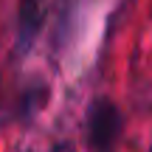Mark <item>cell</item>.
Masks as SVG:
<instances>
[{
  "label": "cell",
  "mask_w": 152,
  "mask_h": 152,
  "mask_svg": "<svg viewBox=\"0 0 152 152\" xmlns=\"http://www.w3.org/2000/svg\"><path fill=\"white\" fill-rule=\"evenodd\" d=\"M124 115L110 99H93L87 110V144L93 149H110L121 135Z\"/></svg>",
  "instance_id": "cell-1"
},
{
  "label": "cell",
  "mask_w": 152,
  "mask_h": 152,
  "mask_svg": "<svg viewBox=\"0 0 152 152\" xmlns=\"http://www.w3.org/2000/svg\"><path fill=\"white\" fill-rule=\"evenodd\" d=\"M45 26V0H20L14 20V54L26 56Z\"/></svg>",
  "instance_id": "cell-2"
}]
</instances>
